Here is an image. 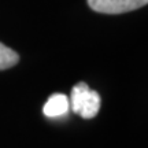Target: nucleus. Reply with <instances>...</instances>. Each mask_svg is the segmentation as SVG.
<instances>
[{
    "label": "nucleus",
    "instance_id": "obj_2",
    "mask_svg": "<svg viewBox=\"0 0 148 148\" xmlns=\"http://www.w3.org/2000/svg\"><path fill=\"white\" fill-rule=\"evenodd\" d=\"M88 5L101 14H123L137 10L148 3V0H86Z\"/></svg>",
    "mask_w": 148,
    "mask_h": 148
},
{
    "label": "nucleus",
    "instance_id": "obj_3",
    "mask_svg": "<svg viewBox=\"0 0 148 148\" xmlns=\"http://www.w3.org/2000/svg\"><path fill=\"white\" fill-rule=\"evenodd\" d=\"M70 107L69 97L63 93H53L49 96V99L42 107V112L44 115L48 118H56V116H62L67 114Z\"/></svg>",
    "mask_w": 148,
    "mask_h": 148
},
{
    "label": "nucleus",
    "instance_id": "obj_1",
    "mask_svg": "<svg viewBox=\"0 0 148 148\" xmlns=\"http://www.w3.org/2000/svg\"><path fill=\"white\" fill-rule=\"evenodd\" d=\"M100 95L85 82H78L71 89V108L84 119H90L100 110Z\"/></svg>",
    "mask_w": 148,
    "mask_h": 148
},
{
    "label": "nucleus",
    "instance_id": "obj_4",
    "mask_svg": "<svg viewBox=\"0 0 148 148\" xmlns=\"http://www.w3.org/2000/svg\"><path fill=\"white\" fill-rule=\"evenodd\" d=\"M18 62H19V55L14 49L0 42V70L10 69L12 66H15Z\"/></svg>",
    "mask_w": 148,
    "mask_h": 148
}]
</instances>
